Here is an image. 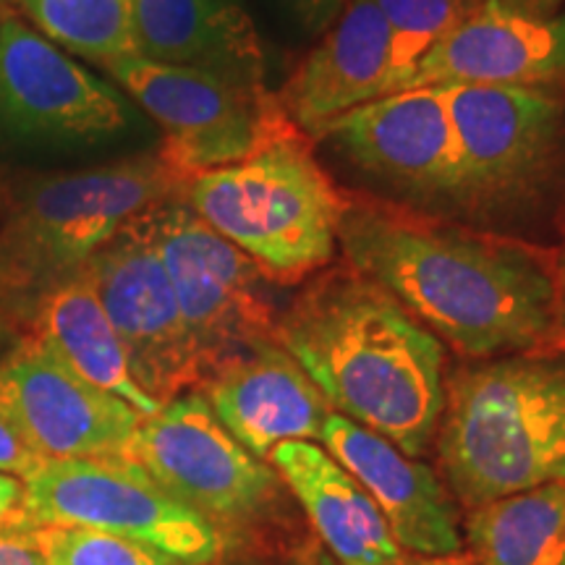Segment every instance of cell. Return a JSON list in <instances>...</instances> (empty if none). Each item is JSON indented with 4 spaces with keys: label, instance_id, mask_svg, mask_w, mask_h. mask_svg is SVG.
Wrapping results in <instances>:
<instances>
[{
    "label": "cell",
    "instance_id": "cell-1",
    "mask_svg": "<svg viewBox=\"0 0 565 565\" xmlns=\"http://www.w3.org/2000/svg\"><path fill=\"white\" fill-rule=\"evenodd\" d=\"M338 244L351 270L469 356L565 341L561 270L545 252L359 196H345Z\"/></svg>",
    "mask_w": 565,
    "mask_h": 565
},
{
    "label": "cell",
    "instance_id": "cell-2",
    "mask_svg": "<svg viewBox=\"0 0 565 565\" xmlns=\"http://www.w3.org/2000/svg\"><path fill=\"white\" fill-rule=\"evenodd\" d=\"M275 341L345 419L406 456L435 440L445 408V349L427 324L356 270L322 275L278 317Z\"/></svg>",
    "mask_w": 565,
    "mask_h": 565
},
{
    "label": "cell",
    "instance_id": "cell-3",
    "mask_svg": "<svg viewBox=\"0 0 565 565\" xmlns=\"http://www.w3.org/2000/svg\"><path fill=\"white\" fill-rule=\"evenodd\" d=\"M440 458L466 505L565 482V359L511 353L445 393Z\"/></svg>",
    "mask_w": 565,
    "mask_h": 565
},
{
    "label": "cell",
    "instance_id": "cell-4",
    "mask_svg": "<svg viewBox=\"0 0 565 565\" xmlns=\"http://www.w3.org/2000/svg\"><path fill=\"white\" fill-rule=\"evenodd\" d=\"M181 200L275 278L296 280L335 257L345 196L301 131L194 175Z\"/></svg>",
    "mask_w": 565,
    "mask_h": 565
},
{
    "label": "cell",
    "instance_id": "cell-5",
    "mask_svg": "<svg viewBox=\"0 0 565 565\" xmlns=\"http://www.w3.org/2000/svg\"><path fill=\"white\" fill-rule=\"evenodd\" d=\"M186 181L160 152L42 175L21 189L0 231V265L30 291L82 270L97 249L154 204L179 196Z\"/></svg>",
    "mask_w": 565,
    "mask_h": 565
},
{
    "label": "cell",
    "instance_id": "cell-6",
    "mask_svg": "<svg viewBox=\"0 0 565 565\" xmlns=\"http://www.w3.org/2000/svg\"><path fill=\"white\" fill-rule=\"evenodd\" d=\"M103 68L162 126V160L186 183L301 131L267 84L162 66L139 55H126Z\"/></svg>",
    "mask_w": 565,
    "mask_h": 565
},
{
    "label": "cell",
    "instance_id": "cell-7",
    "mask_svg": "<svg viewBox=\"0 0 565 565\" xmlns=\"http://www.w3.org/2000/svg\"><path fill=\"white\" fill-rule=\"evenodd\" d=\"M147 221L192 335L202 383L242 353L275 341L270 275L249 254L212 231L179 196L147 210Z\"/></svg>",
    "mask_w": 565,
    "mask_h": 565
},
{
    "label": "cell",
    "instance_id": "cell-8",
    "mask_svg": "<svg viewBox=\"0 0 565 565\" xmlns=\"http://www.w3.org/2000/svg\"><path fill=\"white\" fill-rule=\"evenodd\" d=\"M461 150V204L508 212L542 200L565 168V95L542 87H443Z\"/></svg>",
    "mask_w": 565,
    "mask_h": 565
},
{
    "label": "cell",
    "instance_id": "cell-9",
    "mask_svg": "<svg viewBox=\"0 0 565 565\" xmlns=\"http://www.w3.org/2000/svg\"><path fill=\"white\" fill-rule=\"evenodd\" d=\"M32 526H82L145 542L183 565H207L223 536L126 458L47 461L24 482Z\"/></svg>",
    "mask_w": 565,
    "mask_h": 565
},
{
    "label": "cell",
    "instance_id": "cell-10",
    "mask_svg": "<svg viewBox=\"0 0 565 565\" xmlns=\"http://www.w3.org/2000/svg\"><path fill=\"white\" fill-rule=\"evenodd\" d=\"M124 458L212 526L257 519L278 490L275 471L223 427L204 393L175 395L145 416Z\"/></svg>",
    "mask_w": 565,
    "mask_h": 565
},
{
    "label": "cell",
    "instance_id": "cell-11",
    "mask_svg": "<svg viewBox=\"0 0 565 565\" xmlns=\"http://www.w3.org/2000/svg\"><path fill=\"white\" fill-rule=\"evenodd\" d=\"M84 273L100 296L141 391L168 404L202 383L200 359L147 212L92 254Z\"/></svg>",
    "mask_w": 565,
    "mask_h": 565
},
{
    "label": "cell",
    "instance_id": "cell-12",
    "mask_svg": "<svg viewBox=\"0 0 565 565\" xmlns=\"http://www.w3.org/2000/svg\"><path fill=\"white\" fill-rule=\"evenodd\" d=\"M129 126L131 108L113 84L21 21H0V134L71 145L116 137Z\"/></svg>",
    "mask_w": 565,
    "mask_h": 565
},
{
    "label": "cell",
    "instance_id": "cell-13",
    "mask_svg": "<svg viewBox=\"0 0 565 565\" xmlns=\"http://www.w3.org/2000/svg\"><path fill=\"white\" fill-rule=\"evenodd\" d=\"M359 171L416 202L461 204V150L443 87L404 89L359 105L317 134Z\"/></svg>",
    "mask_w": 565,
    "mask_h": 565
},
{
    "label": "cell",
    "instance_id": "cell-14",
    "mask_svg": "<svg viewBox=\"0 0 565 565\" xmlns=\"http://www.w3.org/2000/svg\"><path fill=\"white\" fill-rule=\"evenodd\" d=\"M0 414L42 461L124 458L145 419L21 338L0 362Z\"/></svg>",
    "mask_w": 565,
    "mask_h": 565
},
{
    "label": "cell",
    "instance_id": "cell-15",
    "mask_svg": "<svg viewBox=\"0 0 565 565\" xmlns=\"http://www.w3.org/2000/svg\"><path fill=\"white\" fill-rule=\"evenodd\" d=\"M422 87L565 89V13L536 19L484 0L395 92Z\"/></svg>",
    "mask_w": 565,
    "mask_h": 565
},
{
    "label": "cell",
    "instance_id": "cell-16",
    "mask_svg": "<svg viewBox=\"0 0 565 565\" xmlns=\"http://www.w3.org/2000/svg\"><path fill=\"white\" fill-rule=\"evenodd\" d=\"M320 443L364 487L398 547L433 557L461 550L456 505L429 466L338 412L324 419Z\"/></svg>",
    "mask_w": 565,
    "mask_h": 565
},
{
    "label": "cell",
    "instance_id": "cell-17",
    "mask_svg": "<svg viewBox=\"0 0 565 565\" xmlns=\"http://www.w3.org/2000/svg\"><path fill=\"white\" fill-rule=\"evenodd\" d=\"M204 398L254 458L282 443L320 440L330 408L320 387L278 341L223 364L202 383Z\"/></svg>",
    "mask_w": 565,
    "mask_h": 565
},
{
    "label": "cell",
    "instance_id": "cell-18",
    "mask_svg": "<svg viewBox=\"0 0 565 565\" xmlns=\"http://www.w3.org/2000/svg\"><path fill=\"white\" fill-rule=\"evenodd\" d=\"M393 79V42L374 0H349L280 92L288 118L317 139L324 126L359 105L387 95Z\"/></svg>",
    "mask_w": 565,
    "mask_h": 565
},
{
    "label": "cell",
    "instance_id": "cell-19",
    "mask_svg": "<svg viewBox=\"0 0 565 565\" xmlns=\"http://www.w3.org/2000/svg\"><path fill=\"white\" fill-rule=\"evenodd\" d=\"M134 55L265 84L263 38L238 0H134Z\"/></svg>",
    "mask_w": 565,
    "mask_h": 565
},
{
    "label": "cell",
    "instance_id": "cell-20",
    "mask_svg": "<svg viewBox=\"0 0 565 565\" xmlns=\"http://www.w3.org/2000/svg\"><path fill=\"white\" fill-rule=\"evenodd\" d=\"M19 338L51 353L55 362L100 391L124 398L141 416L158 414L162 406L134 380L124 345L84 267L34 296L21 320Z\"/></svg>",
    "mask_w": 565,
    "mask_h": 565
},
{
    "label": "cell",
    "instance_id": "cell-21",
    "mask_svg": "<svg viewBox=\"0 0 565 565\" xmlns=\"http://www.w3.org/2000/svg\"><path fill=\"white\" fill-rule=\"evenodd\" d=\"M267 461L291 487L338 565L401 563V547L380 508L328 450L294 440L278 445Z\"/></svg>",
    "mask_w": 565,
    "mask_h": 565
},
{
    "label": "cell",
    "instance_id": "cell-22",
    "mask_svg": "<svg viewBox=\"0 0 565 565\" xmlns=\"http://www.w3.org/2000/svg\"><path fill=\"white\" fill-rule=\"evenodd\" d=\"M466 529L479 565H565V482L477 505Z\"/></svg>",
    "mask_w": 565,
    "mask_h": 565
},
{
    "label": "cell",
    "instance_id": "cell-23",
    "mask_svg": "<svg viewBox=\"0 0 565 565\" xmlns=\"http://www.w3.org/2000/svg\"><path fill=\"white\" fill-rule=\"evenodd\" d=\"M21 6L63 51L100 66L134 55V0H21Z\"/></svg>",
    "mask_w": 565,
    "mask_h": 565
},
{
    "label": "cell",
    "instance_id": "cell-24",
    "mask_svg": "<svg viewBox=\"0 0 565 565\" xmlns=\"http://www.w3.org/2000/svg\"><path fill=\"white\" fill-rule=\"evenodd\" d=\"M393 42V79L387 95L437 42L456 32L484 0H374Z\"/></svg>",
    "mask_w": 565,
    "mask_h": 565
},
{
    "label": "cell",
    "instance_id": "cell-25",
    "mask_svg": "<svg viewBox=\"0 0 565 565\" xmlns=\"http://www.w3.org/2000/svg\"><path fill=\"white\" fill-rule=\"evenodd\" d=\"M47 565H183L162 550L97 529L42 526Z\"/></svg>",
    "mask_w": 565,
    "mask_h": 565
},
{
    "label": "cell",
    "instance_id": "cell-26",
    "mask_svg": "<svg viewBox=\"0 0 565 565\" xmlns=\"http://www.w3.org/2000/svg\"><path fill=\"white\" fill-rule=\"evenodd\" d=\"M0 565H47L42 526L0 529Z\"/></svg>",
    "mask_w": 565,
    "mask_h": 565
},
{
    "label": "cell",
    "instance_id": "cell-27",
    "mask_svg": "<svg viewBox=\"0 0 565 565\" xmlns=\"http://www.w3.org/2000/svg\"><path fill=\"white\" fill-rule=\"evenodd\" d=\"M45 463L47 461H42L30 445L21 440V435L11 427V422L0 414V471L24 479L26 482V479L38 475Z\"/></svg>",
    "mask_w": 565,
    "mask_h": 565
},
{
    "label": "cell",
    "instance_id": "cell-28",
    "mask_svg": "<svg viewBox=\"0 0 565 565\" xmlns=\"http://www.w3.org/2000/svg\"><path fill=\"white\" fill-rule=\"evenodd\" d=\"M30 303V291L0 265V341L21 328V320H24V312Z\"/></svg>",
    "mask_w": 565,
    "mask_h": 565
},
{
    "label": "cell",
    "instance_id": "cell-29",
    "mask_svg": "<svg viewBox=\"0 0 565 565\" xmlns=\"http://www.w3.org/2000/svg\"><path fill=\"white\" fill-rule=\"evenodd\" d=\"M32 526L24 508V479L0 471V529Z\"/></svg>",
    "mask_w": 565,
    "mask_h": 565
},
{
    "label": "cell",
    "instance_id": "cell-30",
    "mask_svg": "<svg viewBox=\"0 0 565 565\" xmlns=\"http://www.w3.org/2000/svg\"><path fill=\"white\" fill-rule=\"evenodd\" d=\"M349 0H288L296 17L309 32H322L333 26V21L341 17Z\"/></svg>",
    "mask_w": 565,
    "mask_h": 565
},
{
    "label": "cell",
    "instance_id": "cell-31",
    "mask_svg": "<svg viewBox=\"0 0 565 565\" xmlns=\"http://www.w3.org/2000/svg\"><path fill=\"white\" fill-rule=\"evenodd\" d=\"M500 3L519 13H526V17L550 19L561 11L563 0H500Z\"/></svg>",
    "mask_w": 565,
    "mask_h": 565
},
{
    "label": "cell",
    "instance_id": "cell-32",
    "mask_svg": "<svg viewBox=\"0 0 565 565\" xmlns=\"http://www.w3.org/2000/svg\"><path fill=\"white\" fill-rule=\"evenodd\" d=\"M561 296H563V320H565V265L561 270Z\"/></svg>",
    "mask_w": 565,
    "mask_h": 565
},
{
    "label": "cell",
    "instance_id": "cell-33",
    "mask_svg": "<svg viewBox=\"0 0 565 565\" xmlns=\"http://www.w3.org/2000/svg\"><path fill=\"white\" fill-rule=\"evenodd\" d=\"M324 565H338L335 561H324Z\"/></svg>",
    "mask_w": 565,
    "mask_h": 565
}]
</instances>
